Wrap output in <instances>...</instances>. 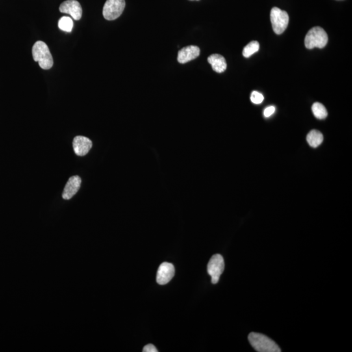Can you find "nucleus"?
Returning <instances> with one entry per match:
<instances>
[{"label": "nucleus", "mask_w": 352, "mask_h": 352, "mask_svg": "<svg viewBox=\"0 0 352 352\" xmlns=\"http://www.w3.org/2000/svg\"><path fill=\"white\" fill-rule=\"evenodd\" d=\"M327 41L328 36L325 30L320 27H314L306 35L305 45L308 49H323L327 45Z\"/></svg>", "instance_id": "7ed1b4c3"}, {"label": "nucleus", "mask_w": 352, "mask_h": 352, "mask_svg": "<svg viewBox=\"0 0 352 352\" xmlns=\"http://www.w3.org/2000/svg\"><path fill=\"white\" fill-rule=\"evenodd\" d=\"M323 140V134L317 130H312L306 136V141L312 147H318Z\"/></svg>", "instance_id": "ddd939ff"}, {"label": "nucleus", "mask_w": 352, "mask_h": 352, "mask_svg": "<svg viewBox=\"0 0 352 352\" xmlns=\"http://www.w3.org/2000/svg\"><path fill=\"white\" fill-rule=\"evenodd\" d=\"M58 27L66 32H71L73 28V22L70 17H63L58 22Z\"/></svg>", "instance_id": "dca6fc26"}, {"label": "nucleus", "mask_w": 352, "mask_h": 352, "mask_svg": "<svg viewBox=\"0 0 352 352\" xmlns=\"http://www.w3.org/2000/svg\"><path fill=\"white\" fill-rule=\"evenodd\" d=\"M143 352H157L158 350L156 349L155 345L149 344H147L146 345H145L144 347H143Z\"/></svg>", "instance_id": "6ab92c4d"}, {"label": "nucleus", "mask_w": 352, "mask_h": 352, "mask_svg": "<svg viewBox=\"0 0 352 352\" xmlns=\"http://www.w3.org/2000/svg\"><path fill=\"white\" fill-rule=\"evenodd\" d=\"M275 112V106H268V107H267L266 108V109H265L264 111V116L266 117H270L271 116H272V115L274 114V112Z\"/></svg>", "instance_id": "a211bd4d"}, {"label": "nucleus", "mask_w": 352, "mask_h": 352, "mask_svg": "<svg viewBox=\"0 0 352 352\" xmlns=\"http://www.w3.org/2000/svg\"><path fill=\"white\" fill-rule=\"evenodd\" d=\"M59 10L61 13L70 15L76 21H79L82 18V7L77 0H67L63 2Z\"/></svg>", "instance_id": "6e6552de"}, {"label": "nucleus", "mask_w": 352, "mask_h": 352, "mask_svg": "<svg viewBox=\"0 0 352 352\" xmlns=\"http://www.w3.org/2000/svg\"><path fill=\"white\" fill-rule=\"evenodd\" d=\"M260 49V45L258 41H252L243 49V55L245 58L251 57L253 54L256 53Z\"/></svg>", "instance_id": "2eb2a0df"}, {"label": "nucleus", "mask_w": 352, "mask_h": 352, "mask_svg": "<svg viewBox=\"0 0 352 352\" xmlns=\"http://www.w3.org/2000/svg\"><path fill=\"white\" fill-rule=\"evenodd\" d=\"M225 269V261L221 254L213 256L208 264V273L212 277L213 284H217Z\"/></svg>", "instance_id": "423d86ee"}, {"label": "nucleus", "mask_w": 352, "mask_h": 352, "mask_svg": "<svg viewBox=\"0 0 352 352\" xmlns=\"http://www.w3.org/2000/svg\"><path fill=\"white\" fill-rule=\"evenodd\" d=\"M250 344L256 351L259 352H280L279 345L264 334L251 332L248 336Z\"/></svg>", "instance_id": "f03ea898"}, {"label": "nucleus", "mask_w": 352, "mask_h": 352, "mask_svg": "<svg viewBox=\"0 0 352 352\" xmlns=\"http://www.w3.org/2000/svg\"><path fill=\"white\" fill-rule=\"evenodd\" d=\"M93 143L90 139L82 136H76L73 142L74 151L78 156L87 155Z\"/></svg>", "instance_id": "1a4fd4ad"}, {"label": "nucleus", "mask_w": 352, "mask_h": 352, "mask_svg": "<svg viewBox=\"0 0 352 352\" xmlns=\"http://www.w3.org/2000/svg\"><path fill=\"white\" fill-rule=\"evenodd\" d=\"M270 19L274 32L276 34H282L287 27L289 23L288 13L278 8H273L271 11Z\"/></svg>", "instance_id": "20e7f679"}, {"label": "nucleus", "mask_w": 352, "mask_h": 352, "mask_svg": "<svg viewBox=\"0 0 352 352\" xmlns=\"http://www.w3.org/2000/svg\"><path fill=\"white\" fill-rule=\"evenodd\" d=\"M82 180L78 175L72 176L65 185L62 197L64 200H70L79 191Z\"/></svg>", "instance_id": "9d476101"}, {"label": "nucleus", "mask_w": 352, "mask_h": 352, "mask_svg": "<svg viewBox=\"0 0 352 352\" xmlns=\"http://www.w3.org/2000/svg\"><path fill=\"white\" fill-rule=\"evenodd\" d=\"M200 49L197 46L190 45L183 48L178 52V61L180 64H184L199 57Z\"/></svg>", "instance_id": "9b49d317"}, {"label": "nucleus", "mask_w": 352, "mask_h": 352, "mask_svg": "<svg viewBox=\"0 0 352 352\" xmlns=\"http://www.w3.org/2000/svg\"><path fill=\"white\" fill-rule=\"evenodd\" d=\"M125 8V0H106L103 10L104 18L114 21L121 16Z\"/></svg>", "instance_id": "39448f33"}, {"label": "nucleus", "mask_w": 352, "mask_h": 352, "mask_svg": "<svg viewBox=\"0 0 352 352\" xmlns=\"http://www.w3.org/2000/svg\"><path fill=\"white\" fill-rule=\"evenodd\" d=\"M264 97L262 93L258 92V91H254L251 93V100L254 104H260L264 101Z\"/></svg>", "instance_id": "f3484780"}, {"label": "nucleus", "mask_w": 352, "mask_h": 352, "mask_svg": "<svg viewBox=\"0 0 352 352\" xmlns=\"http://www.w3.org/2000/svg\"><path fill=\"white\" fill-rule=\"evenodd\" d=\"M313 114L319 119H325L327 116V111L322 104L315 103L312 106Z\"/></svg>", "instance_id": "4468645a"}, {"label": "nucleus", "mask_w": 352, "mask_h": 352, "mask_svg": "<svg viewBox=\"0 0 352 352\" xmlns=\"http://www.w3.org/2000/svg\"><path fill=\"white\" fill-rule=\"evenodd\" d=\"M32 56L35 62H38L41 68L48 70L53 66V58L47 45L43 41H37L33 46Z\"/></svg>", "instance_id": "f257e3e1"}, {"label": "nucleus", "mask_w": 352, "mask_h": 352, "mask_svg": "<svg viewBox=\"0 0 352 352\" xmlns=\"http://www.w3.org/2000/svg\"><path fill=\"white\" fill-rule=\"evenodd\" d=\"M174 274L175 268L172 264L168 262L162 263L158 269L156 282L160 285H165L172 279Z\"/></svg>", "instance_id": "0eeeda50"}, {"label": "nucleus", "mask_w": 352, "mask_h": 352, "mask_svg": "<svg viewBox=\"0 0 352 352\" xmlns=\"http://www.w3.org/2000/svg\"><path fill=\"white\" fill-rule=\"evenodd\" d=\"M209 64L212 65L214 71L218 73H223L227 69V64L225 58L220 54H212L208 58Z\"/></svg>", "instance_id": "f8f14e48"}]
</instances>
